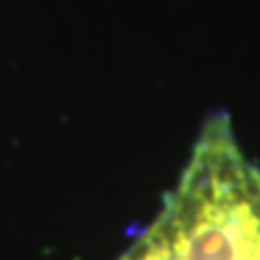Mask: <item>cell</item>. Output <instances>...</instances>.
Here are the masks:
<instances>
[{
  "mask_svg": "<svg viewBox=\"0 0 260 260\" xmlns=\"http://www.w3.org/2000/svg\"><path fill=\"white\" fill-rule=\"evenodd\" d=\"M117 260H260V167L225 113L206 119L178 184Z\"/></svg>",
  "mask_w": 260,
  "mask_h": 260,
  "instance_id": "6da1fadb",
  "label": "cell"
}]
</instances>
